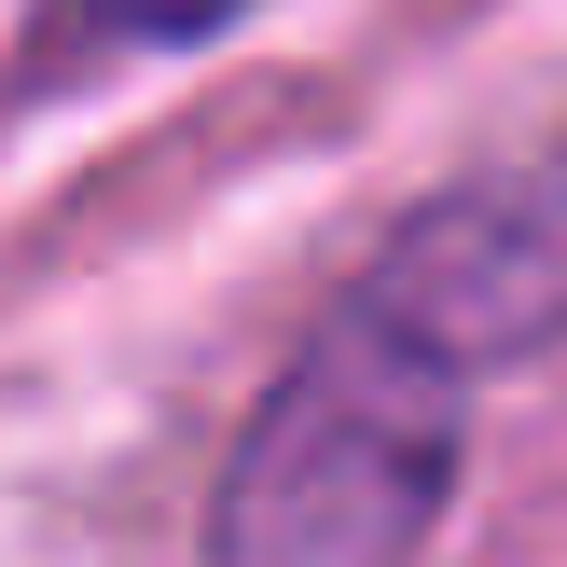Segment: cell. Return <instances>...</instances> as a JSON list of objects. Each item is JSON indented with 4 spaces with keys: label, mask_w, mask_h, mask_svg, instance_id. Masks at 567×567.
Listing matches in <instances>:
<instances>
[{
    "label": "cell",
    "mask_w": 567,
    "mask_h": 567,
    "mask_svg": "<svg viewBox=\"0 0 567 567\" xmlns=\"http://www.w3.org/2000/svg\"><path fill=\"white\" fill-rule=\"evenodd\" d=\"M236 0H42V70H97V55H166V42H208Z\"/></svg>",
    "instance_id": "2"
},
{
    "label": "cell",
    "mask_w": 567,
    "mask_h": 567,
    "mask_svg": "<svg viewBox=\"0 0 567 567\" xmlns=\"http://www.w3.org/2000/svg\"><path fill=\"white\" fill-rule=\"evenodd\" d=\"M485 360L443 347L388 277L277 374L221 485V567H415L457 485V402Z\"/></svg>",
    "instance_id": "1"
}]
</instances>
